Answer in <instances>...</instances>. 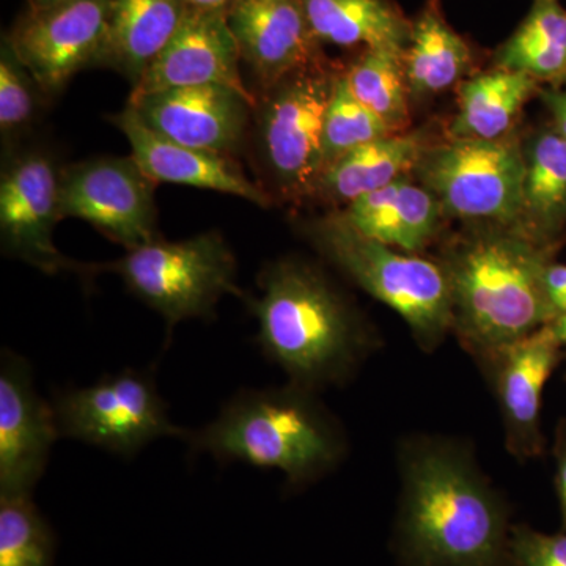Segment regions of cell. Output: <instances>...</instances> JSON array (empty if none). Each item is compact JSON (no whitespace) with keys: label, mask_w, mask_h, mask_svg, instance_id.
I'll use <instances>...</instances> for the list:
<instances>
[{"label":"cell","mask_w":566,"mask_h":566,"mask_svg":"<svg viewBox=\"0 0 566 566\" xmlns=\"http://www.w3.org/2000/svg\"><path fill=\"white\" fill-rule=\"evenodd\" d=\"M188 10L182 0H112L98 66L117 71L136 87L172 40Z\"/></svg>","instance_id":"21"},{"label":"cell","mask_w":566,"mask_h":566,"mask_svg":"<svg viewBox=\"0 0 566 566\" xmlns=\"http://www.w3.org/2000/svg\"><path fill=\"white\" fill-rule=\"evenodd\" d=\"M319 44L405 51L412 20L394 0H301Z\"/></svg>","instance_id":"25"},{"label":"cell","mask_w":566,"mask_h":566,"mask_svg":"<svg viewBox=\"0 0 566 566\" xmlns=\"http://www.w3.org/2000/svg\"><path fill=\"white\" fill-rule=\"evenodd\" d=\"M96 273L120 275L129 293L163 316L167 342L178 323L211 319L226 294L245 300L237 283V259L219 232L182 241L156 238L117 262L96 264Z\"/></svg>","instance_id":"7"},{"label":"cell","mask_w":566,"mask_h":566,"mask_svg":"<svg viewBox=\"0 0 566 566\" xmlns=\"http://www.w3.org/2000/svg\"><path fill=\"white\" fill-rule=\"evenodd\" d=\"M57 536L32 495H0V566H54Z\"/></svg>","instance_id":"28"},{"label":"cell","mask_w":566,"mask_h":566,"mask_svg":"<svg viewBox=\"0 0 566 566\" xmlns=\"http://www.w3.org/2000/svg\"><path fill=\"white\" fill-rule=\"evenodd\" d=\"M338 212L365 237L408 253H422L433 244L447 219L433 193L412 177L367 193Z\"/></svg>","instance_id":"19"},{"label":"cell","mask_w":566,"mask_h":566,"mask_svg":"<svg viewBox=\"0 0 566 566\" xmlns=\"http://www.w3.org/2000/svg\"><path fill=\"white\" fill-rule=\"evenodd\" d=\"M543 103L553 117V126L566 140V80L556 82L553 87L542 92Z\"/></svg>","instance_id":"33"},{"label":"cell","mask_w":566,"mask_h":566,"mask_svg":"<svg viewBox=\"0 0 566 566\" xmlns=\"http://www.w3.org/2000/svg\"><path fill=\"white\" fill-rule=\"evenodd\" d=\"M493 66L538 82L566 80V11L558 0H535L531 13L495 51Z\"/></svg>","instance_id":"26"},{"label":"cell","mask_w":566,"mask_h":566,"mask_svg":"<svg viewBox=\"0 0 566 566\" xmlns=\"http://www.w3.org/2000/svg\"><path fill=\"white\" fill-rule=\"evenodd\" d=\"M259 283L262 296L244 301L259 323L255 340L264 357L312 392L348 381L375 337L346 294L322 268L297 256L268 264Z\"/></svg>","instance_id":"2"},{"label":"cell","mask_w":566,"mask_h":566,"mask_svg":"<svg viewBox=\"0 0 566 566\" xmlns=\"http://www.w3.org/2000/svg\"><path fill=\"white\" fill-rule=\"evenodd\" d=\"M109 122L125 134L133 158L156 185L174 182L241 197L262 208L273 205L270 193L245 175L233 156L196 150L166 139L148 128L132 106L111 115Z\"/></svg>","instance_id":"18"},{"label":"cell","mask_w":566,"mask_h":566,"mask_svg":"<svg viewBox=\"0 0 566 566\" xmlns=\"http://www.w3.org/2000/svg\"><path fill=\"white\" fill-rule=\"evenodd\" d=\"M29 2H31V0H29Z\"/></svg>","instance_id":"38"},{"label":"cell","mask_w":566,"mask_h":566,"mask_svg":"<svg viewBox=\"0 0 566 566\" xmlns=\"http://www.w3.org/2000/svg\"><path fill=\"white\" fill-rule=\"evenodd\" d=\"M538 84L528 74L501 66L472 74L458 85V111L447 136L475 140L512 136Z\"/></svg>","instance_id":"23"},{"label":"cell","mask_w":566,"mask_h":566,"mask_svg":"<svg viewBox=\"0 0 566 566\" xmlns=\"http://www.w3.org/2000/svg\"><path fill=\"white\" fill-rule=\"evenodd\" d=\"M61 175L46 150L31 148L9 155L0 178L2 251L44 274L73 271L93 277L95 264L73 262L54 244V229L62 221Z\"/></svg>","instance_id":"10"},{"label":"cell","mask_w":566,"mask_h":566,"mask_svg":"<svg viewBox=\"0 0 566 566\" xmlns=\"http://www.w3.org/2000/svg\"><path fill=\"white\" fill-rule=\"evenodd\" d=\"M449 279L453 333L476 360L551 322L543 270L549 248L509 223H468L438 259Z\"/></svg>","instance_id":"3"},{"label":"cell","mask_w":566,"mask_h":566,"mask_svg":"<svg viewBox=\"0 0 566 566\" xmlns=\"http://www.w3.org/2000/svg\"><path fill=\"white\" fill-rule=\"evenodd\" d=\"M543 293L551 319L566 314V266L564 264L547 263L543 270Z\"/></svg>","instance_id":"32"},{"label":"cell","mask_w":566,"mask_h":566,"mask_svg":"<svg viewBox=\"0 0 566 566\" xmlns=\"http://www.w3.org/2000/svg\"><path fill=\"white\" fill-rule=\"evenodd\" d=\"M52 408L61 438L126 458L164 436L186 441L191 433L170 420L169 408L148 370L125 368L103 376L95 385L62 390Z\"/></svg>","instance_id":"9"},{"label":"cell","mask_w":566,"mask_h":566,"mask_svg":"<svg viewBox=\"0 0 566 566\" xmlns=\"http://www.w3.org/2000/svg\"><path fill=\"white\" fill-rule=\"evenodd\" d=\"M357 99L395 133L411 129V95L406 82L403 52L367 48L345 69Z\"/></svg>","instance_id":"27"},{"label":"cell","mask_w":566,"mask_h":566,"mask_svg":"<svg viewBox=\"0 0 566 566\" xmlns=\"http://www.w3.org/2000/svg\"><path fill=\"white\" fill-rule=\"evenodd\" d=\"M71 2V0H31V6L35 7H51L59 6V3Z\"/></svg>","instance_id":"37"},{"label":"cell","mask_w":566,"mask_h":566,"mask_svg":"<svg viewBox=\"0 0 566 566\" xmlns=\"http://www.w3.org/2000/svg\"><path fill=\"white\" fill-rule=\"evenodd\" d=\"M188 9L229 11L234 0H182Z\"/></svg>","instance_id":"35"},{"label":"cell","mask_w":566,"mask_h":566,"mask_svg":"<svg viewBox=\"0 0 566 566\" xmlns=\"http://www.w3.org/2000/svg\"><path fill=\"white\" fill-rule=\"evenodd\" d=\"M509 556L512 566H566V531L546 534L527 524H513Z\"/></svg>","instance_id":"31"},{"label":"cell","mask_w":566,"mask_h":566,"mask_svg":"<svg viewBox=\"0 0 566 566\" xmlns=\"http://www.w3.org/2000/svg\"><path fill=\"white\" fill-rule=\"evenodd\" d=\"M409 95L423 102L468 80L474 65L471 44L447 21L439 0H428L412 20L403 51Z\"/></svg>","instance_id":"22"},{"label":"cell","mask_w":566,"mask_h":566,"mask_svg":"<svg viewBox=\"0 0 566 566\" xmlns=\"http://www.w3.org/2000/svg\"><path fill=\"white\" fill-rule=\"evenodd\" d=\"M557 474L556 486L558 494V502H560L562 513V527L566 531V433L560 430L557 439Z\"/></svg>","instance_id":"34"},{"label":"cell","mask_w":566,"mask_h":566,"mask_svg":"<svg viewBox=\"0 0 566 566\" xmlns=\"http://www.w3.org/2000/svg\"><path fill=\"white\" fill-rule=\"evenodd\" d=\"M192 453L218 463L277 469L300 490L333 472L348 453L344 428L312 390L294 386L245 389L186 439Z\"/></svg>","instance_id":"4"},{"label":"cell","mask_w":566,"mask_h":566,"mask_svg":"<svg viewBox=\"0 0 566 566\" xmlns=\"http://www.w3.org/2000/svg\"><path fill=\"white\" fill-rule=\"evenodd\" d=\"M392 547L400 566H512V510L460 441L412 438L400 450Z\"/></svg>","instance_id":"1"},{"label":"cell","mask_w":566,"mask_h":566,"mask_svg":"<svg viewBox=\"0 0 566 566\" xmlns=\"http://www.w3.org/2000/svg\"><path fill=\"white\" fill-rule=\"evenodd\" d=\"M303 230L326 262L397 312L424 352H433L453 331L452 293L438 260L365 237L338 211L305 222Z\"/></svg>","instance_id":"5"},{"label":"cell","mask_w":566,"mask_h":566,"mask_svg":"<svg viewBox=\"0 0 566 566\" xmlns=\"http://www.w3.org/2000/svg\"><path fill=\"white\" fill-rule=\"evenodd\" d=\"M227 20L262 92L323 57L301 0H234Z\"/></svg>","instance_id":"17"},{"label":"cell","mask_w":566,"mask_h":566,"mask_svg":"<svg viewBox=\"0 0 566 566\" xmlns=\"http://www.w3.org/2000/svg\"><path fill=\"white\" fill-rule=\"evenodd\" d=\"M560 357V342L545 324L535 333L479 359L497 400L506 447L517 460L539 457L545 449L543 390Z\"/></svg>","instance_id":"14"},{"label":"cell","mask_w":566,"mask_h":566,"mask_svg":"<svg viewBox=\"0 0 566 566\" xmlns=\"http://www.w3.org/2000/svg\"><path fill=\"white\" fill-rule=\"evenodd\" d=\"M523 186L517 227L551 248L566 223V140L554 126L523 139Z\"/></svg>","instance_id":"24"},{"label":"cell","mask_w":566,"mask_h":566,"mask_svg":"<svg viewBox=\"0 0 566 566\" xmlns=\"http://www.w3.org/2000/svg\"><path fill=\"white\" fill-rule=\"evenodd\" d=\"M256 99L223 85L167 88L129 96L140 120L166 139L233 156L252 125Z\"/></svg>","instance_id":"15"},{"label":"cell","mask_w":566,"mask_h":566,"mask_svg":"<svg viewBox=\"0 0 566 566\" xmlns=\"http://www.w3.org/2000/svg\"><path fill=\"white\" fill-rule=\"evenodd\" d=\"M547 326H549L551 331H553V334L556 335V338L558 342H560V345H566V314L558 315L556 318L551 319V322L547 323Z\"/></svg>","instance_id":"36"},{"label":"cell","mask_w":566,"mask_h":566,"mask_svg":"<svg viewBox=\"0 0 566 566\" xmlns=\"http://www.w3.org/2000/svg\"><path fill=\"white\" fill-rule=\"evenodd\" d=\"M523 139L439 137L428 145L415 175L441 203L447 219L517 226L523 186Z\"/></svg>","instance_id":"8"},{"label":"cell","mask_w":566,"mask_h":566,"mask_svg":"<svg viewBox=\"0 0 566 566\" xmlns=\"http://www.w3.org/2000/svg\"><path fill=\"white\" fill-rule=\"evenodd\" d=\"M156 182L133 156H103L63 167L62 219L76 218L126 252L155 241Z\"/></svg>","instance_id":"11"},{"label":"cell","mask_w":566,"mask_h":566,"mask_svg":"<svg viewBox=\"0 0 566 566\" xmlns=\"http://www.w3.org/2000/svg\"><path fill=\"white\" fill-rule=\"evenodd\" d=\"M241 54L227 11L189 9L172 40L153 61L132 96L167 88L223 85L256 99L241 77Z\"/></svg>","instance_id":"16"},{"label":"cell","mask_w":566,"mask_h":566,"mask_svg":"<svg viewBox=\"0 0 566 566\" xmlns=\"http://www.w3.org/2000/svg\"><path fill=\"white\" fill-rule=\"evenodd\" d=\"M112 0H71L29 7L6 36L48 98L57 96L81 70L98 66Z\"/></svg>","instance_id":"12"},{"label":"cell","mask_w":566,"mask_h":566,"mask_svg":"<svg viewBox=\"0 0 566 566\" xmlns=\"http://www.w3.org/2000/svg\"><path fill=\"white\" fill-rule=\"evenodd\" d=\"M340 66L319 57L262 92L253 109V144L271 197L315 199L324 172V118ZM268 192V189H266Z\"/></svg>","instance_id":"6"},{"label":"cell","mask_w":566,"mask_h":566,"mask_svg":"<svg viewBox=\"0 0 566 566\" xmlns=\"http://www.w3.org/2000/svg\"><path fill=\"white\" fill-rule=\"evenodd\" d=\"M434 140L427 129H409L368 142L324 170L315 199L345 208L367 193L412 177L423 151Z\"/></svg>","instance_id":"20"},{"label":"cell","mask_w":566,"mask_h":566,"mask_svg":"<svg viewBox=\"0 0 566 566\" xmlns=\"http://www.w3.org/2000/svg\"><path fill=\"white\" fill-rule=\"evenodd\" d=\"M44 98L46 95L40 85L3 40L0 51V136L3 147L11 148L31 132Z\"/></svg>","instance_id":"30"},{"label":"cell","mask_w":566,"mask_h":566,"mask_svg":"<svg viewBox=\"0 0 566 566\" xmlns=\"http://www.w3.org/2000/svg\"><path fill=\"white\" fill-rule=\"evenodd\" d=\"M389 134L397 133L354 96L342 69L324 118V170L346 153Z\"/></svg>","instance_id":"29"},{"label":"cell","mask_w":566,"mask_h":566,"mask_svg":"<svg viewBox=\"0 0 566 566\" xmlns=\"http://www.w3.org/2000/svg\"><path fill=\"white\" fill-rule=\"evenodd\" d=\"M61 439L54 408L36 392L32 365L3 349L0 357V495H32Z\"/></svg>","instance_id":"13"}]
</instances>
